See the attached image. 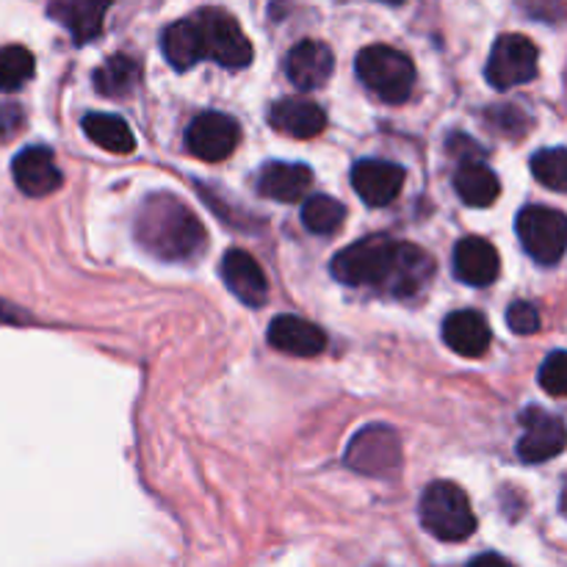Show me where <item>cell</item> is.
I'll use <instances>...</instances> for the list:
<instances>
[{"label": "cell", "instance_id": "obj_1", "mask_svg": "<svg viewBox=\"0 0 567 567\" xmlns=\"http://www.w3.org/2000/svg\"><path fill=\"white\" fill-rule=\"evenodd\" d=\"M435 264L415 244L388 236L360 238L332 258V277L352 288H388L393 297H413L430 282Z\"/></svg>", "mask_w": 567, "mask_h": 567}, {"label": "cell", "instance_id": "obj_2", "mask_svg": "<svg viewBox=\"0 0 567 567\" xmlns=\"http://www.w3.org/2000/svg\"><path fill=\"white\" fill-rule=\"evenodd\" d=\"M133 233L153 258L166 264H188L199 258L208 244L203 221L172 194H150L138 208Z\"/></svg>", "mask_w": 567, "mask_h": 567}, {"label": "cell", "instance_id": "obj_3", "mask_svg": "<svg viewBox=\"0 0 567 567\" xmlns=\"http://www.w3.org/2000/svg\"><path fill=\"white\" fill-rule=\"evenodd\" d=\"M192 25L199 61L210 59L225 70H241L252 61V42L225 9H199Z\"/></svg>", "mask_w": 567, "mask_h": 567}, {"label": "cell", "instance_id": "obj_4", "mask_svg": "<svg viewBox=\"0 0 567 567\" xmlns=\"http://www.w3.org/2000/svg\"><path fill=\"white\" fill-rule=\"evenodd\" d=\"M424 529L443 543L468 540L476 532V515L468 496L454 482H432L419 504Z\"/></svg>", "mask_w": 567, "mask_h": 567}, {"label": "cell", "instance_id": "obj_5", "mask_svg": "<svg viewBox=\"0 0 567 567\" xmlns=\"http://www.w3.org/2000/svg\"><path fill=\"white\" fill-rule=\"evenodd\" d=\"M358 78L382 103H404L415 86V64L408 53L388 44H371L358 53Z\"/></svg>", "mask_w": 567, "mask_h": 567}, {"label": "cell", "instance_id": "obj_6", "mask_svg": "<svg viewBox=\"0 0 567 567\" xmlns=\"http://www.w3.org/2000/svg\"><path fill=\"white\" fill-rule=\"evenodd\" d=\"M520 244L537 264L554 266L567 252V216L546 205H526L515 219Z\"/></svg>", "mask_w": 567, "mask_h": 567}, {"label": "cell", "instance_id": "obj_7", "mask_svg": "<svg viewBox=\"0 0 567 567\" xmlns=\"http://www.w3.org/2000/svg\"><path fill=\"white\" fill-rule=\"evenodd\" d=\"M537 44L524 33H504L496 39L487 59V81L496 89H513L537 78Z\"/></svg>", "mask_w": 567, "mask_h": 567}, {"label": "cell", "instance_id": "obj_8", "mask_svg": "<svg viewBox=\"0 0 567 567\" xmlns=\"http://www.w3.org/2000/svg\"><path fill=\"white\" fill-rule=\"evenodd\" d=\"M402 463V443L399 435L385 424L363 426L358 435L349 441L347 465L358 474L388 476Z\"/></svg>", "mask_w": 567, "mask_h": 567}, {"label": "cell", "instance_id": "obj_9", "mask_svg": "<svg viewBox=\"0 0 567 567\" xmlns=\"http://www.w3.org/2000/svg\"><path fill=\"white\" fill-rule=\"evenodd\" d=\"M520 424H524V435L518 441V457L524 463H546V460H554L565 452L567 426L559 415L546 413L540 408H529L520 415Z\"/></svg>", "mask_w": 567, "mask_h": 567}, {"label": "cell", "instance_id": "obj_10", "mask_svg": "<svg viewBox=\"0 0 567 567\" xmlns=\"http://www.w3.org/2000/svg\"><path fill=\"white\" fill-rule=\"evenodd\" d=\"M238 122L221 111H203L186 131L188 153L203 161H225L238 147Z\"/></svg>", "mask_w": 567, "mask_h": 567}, {"label": "cell", "instance_id": "obj_11", "mask_svg": "<svg viewBox=\"0 0 567 567\" xmlns=\"http://www.w3.org/2000/svg\"><path fill=\"white\" fill-rule=\"evenodd\" d=\"M332 70H336V55H332L330 44L319 42V39H302L286 55L288 81L302 92L324 86L332 78Z\"/></svg>", "mask_w": 567, "mask_h": 567}, {"label": "cell", "instance_id": "obj_12", "mask_svg": "<svg viewBox=\"0 0 567 567\" xmlns=\"http://www.w3.org/2000/svg\"><path fill=\"white\" fill-rule=\"evenodd\" d=\"M352 186L365 205L382 208V205H391L402 194L404 169L399 164H393V161H358L352 169Z\"/></svg>", "mask_w": 567, "mask_h": 567}, {"label": "cell", "instance_id": "obj_13", "mask_svg": "<svg viewBox=\"0 0 567 567\" xmlns=\"http://www.w3.org/2000/svg\"><path fill=\"white\" fill-rule=\"evenodd\" d=\"M11 175H14L17 188L28 197H48L64 183V175L55 166L53 153L48 147L20 150L14 164H11Z\"/></svg>", "mask_w": 567, "mask_h": 567}, {"label": "cell", "instance_id": "obj_14", "mask_svg": "<svg viewBox=\"0 0 567 567\" xmlns=\"http://www.w3.org/2000/svg\"><path fill=\"white\" fill-rule=\"evenodd\" d=\"M221 280L249 308H260L269 299V280L258 260L244 249H230L221 258Z\"/></svg>", "mask_w": 567, "mask_h": 567}, {"label": "cell", "instance_id": "obj_15", "mask_svg": "<svg viewBox=\"0 0 567 567\" xmlns=\"http://www.w3.org/2000/svg\"><path fill=\"white\" fill-rule=\"evenodd\" d=\"M498 271H502V258L487 238L468 236L454 247V275L468 286H491L498 280Z\"/></svg>", "mask_w": 567, "mask_h": 567}, {"label": "cell", "instance_id": "obj_16", "mask_svg": "<svg viewBox=\"0 0 567 567\" xmlns=\"http://www.w3.org/2000/svg\"><path fill=\"white\" fill-rule=\"evenodd\" d=\"M269 343L291 358H316L327 349V336L313 321L299 316H277L269 324Z\"/></svg>", "mask_w": 567, "mask_h": 567}, {"label": "cell", "instance_id": "obj_17", "mask_svg": "<svg viewBox=\"0 0 567 567\" xmlns=\"http://www.w3.org/2000/svg\"><path fill=\"white\" fill-rule=\"evenodd\" d=\"M269 122L275 131L293 138H313L327 127V114L319 103L305 97L277 100L269 111Z\"/></svg>", "mask_w": 567, "mask_h": 567}, {"label": "cell", "instance_id": "obj_18", "mask_svg": "<svg viewBox=\"0 0 567 567\" xmlns=\"http://www.w3.org/2000/svg\"><path fill=\"white\" fill-rule=\"evenodd\" d=\"M443 341L463 358H482L491 347V324L476 310H457L443 321Z\"/></svg>", "mask_w": 567, "mask_h": 567}, {"label": "cell", "instance_id": "obj_19", "mask_svg": "<svg viewBox=\"0 0 567 567\" xmlns=\"http://www.w3.org/2000/svg\"><path fill=\"white\" fill-rule=\"evenodd\" d=\"M313 183V172L305 164H282L271 161L260 169L258 192L275 203H299Z\"/></svg>", "mask_w": 567, "mask_h": 567}, {"label": "cell", "instance_id": "obj_20", "mask_svg": "<svg viewBox=\"0 0 567 567\" xmlns=\"http://www.w3.org/2000/svg\"><path fill=\"white\" fill-rule=\"evenodd\" d=\"M454 192L460 194L465 205L471 208H487L502 194V183H498L496 172L482 161H465L457 172H454Z\"/></svg>", "mask_w": 567, "mask_h": 567}, {"label": "cell", "instance_id": "obj_21", "mask_svg": "<svg viewBox=\"0 0 567 567\" xmlns=\"http://www.w3.org/2000/svg\"><path fill=\"white\" fill-rule=\"evenodd\" d=\"M83 133H86L97 147L116 155H127L136 147L131 125H127L122 116L114 114H97V111H94V114H86L83 116Z\"/></svg>", "mask_w": 567, "mask_h": 567}, {"label": "cell", "instance_id": "obj_22", "mask_svg": "<svg viewBox=\"0 0 567 567\" xmlns=\"http://www.w3.org/2000/svg\"><path fill=\"white\" fill-rule=\"evenodd\" d=\"M109 11L105 3H53L50 6V17L61 22L66 31L72 33L78 44L89 42L103 31V17Z\"/></svg>", "mask_w": 567, "mask_h": 567}, {"label": "cell", "instance_id": "obj_23", "mask_svg": "<svg viewBox=\"0 0 567 567\" xmlns=\"http://www.w3.org/2000/svg\"><path fill=\"white\" fill-rule=\"evenodd\" d=\"M138 78H142L138 61L125 53H116L97 66V72H94V89L100 94H105V97H127L138 86Z\"/></svg>", "mask_w": 567, "mask_h": 567}, {"label": "cell", "instance_id": "obj_24", "mask_svg": "<svg viewBox=\"0 0 567 567\" xmlns=\"http://www.w3.org/2000/svg\"><path fill=\"white\" fill-rule=\"evenodd\" d=\"M161 50H164V59L181 72L192 70L194 64H199L192 17H183V20L172 22V25L166 28L164 37H161Z\"/></svg>", "mask_w": 567, "mask_h": 567}, {"label": "cell", "instance_id": "obj_25", "mask_svg": "<svg viewBox=\"0 0 567 567\" xmlns=\"http://www.w3.org/2000/svg\"><path fill=\"white\" fill-rule=\"evenodd\" d=\"M343 219H347V208H343V203H338L336 197L316 194V197L305 199L302 221L310 233H316V236H332V233L341 230Z\"/></svg>", "mask_w": 567, "mask_h": 567}, {"label": "cell", "instance_id": "obj_26", "mask_svg": "<svg viewBox=\"0 0 567 567\" xmlns=\"http://www.w3.org/2000/svg\"><path fill=\"white\" fill-rule=\"evenodd\" d=\"M33 66H37L33 53L22 44L0 48V92H17V89L25 86L33 78Z\"/></svg>", "mask_w": 567, "mask_h": 567}, {"label": "cell", "instance_id": "obj_27", "mask_svg": "<svg viewBox=\"0 0 567 567\" xmlns=\"http://www.w3.org/2000/svg\"><path fill=\"white\" fill-rule=\"evenodd\" d=\"M532 175L551 192H567V150H540L532 158Z\"/></svg>", "mask_w": 567, "mask_h": 567}, {"label": "cell", "instance_id": "obj_28", "mask_svg": "<svg viewBox=\"0 0 567 567\" xmlns=\"http://www.w3.org/2000/svg\"><path fill=\"white\" fill-rule=\"evenodd\" d=\"M540 388L551 396H567V352H551L540 365Z\"/></svg>", "mask_w": 567, "mask_h": 567}, {"label": "cell", "instance_id": "obj_29", "mask_svg": "<svg viewBox=\"0 0 567 567\" xmlns=\"http://www.w3.org/2000/svg\"><path fill=\"white\" fill-rule=\"evenodd\" d=\"M507 324L515 336H535L540 330V310L532 302H513L507 310Z\"/></svg>", "mask_w": 567, "mask_h": 567}, {"label": "cell", "instance_id": "obj_30", "mask_svg": "<svg viewBox=\"0 0 567 567\" xmlns=\"http://www.w3.org/2000/svg\"><path fill=\"white\" fill-rule=\"evenodd\" d=\"M25 125V114L20 105H0V142H9L11 136L22 131Z\"/></svg>", "mask_w": 567, "mask_h": 567}, {"label": "cell", "instance_id": "obj_31", "mask_svg": "<svg viewBox=\"0 0 567 567\" xmlns=\"http://www.w3.org/2000/svg\"><path fill=\"white\" fill-rule=\"evenodd\" d=\"M468 567H515V565L507 563L504 557H498V554H482V557L471 559Z\"/></svg>", "mask_w": 567, "mask_h": 567}, {"label": "cell", "instance_id": "obj_32", "mask_svg": "<svg viewBox=\"0 0 567 567\" xmlns=\"http://www.w3.org/2000/svg\"><path fill=\"white\" fill-rule=\"evenodd\" d=\"M0 321H17L14 308H9V305L0 302Z\"/></svg>", "mask_w": 567, "mask_h": 567}, {"label": "cell", "instance_id": "obj_33", "mask_svg": "<svg viewBox=\"0 0 567 567\" xmlns=\"http://www.w3.org/2000/svg\"><path fill=\"white\" fill-rule=\"evenodd\" d=\"M563 513L567 515V487H565V493H563Z\"/></svg>", "mask_w": 567, "mask_h": 567}]
</instances>
